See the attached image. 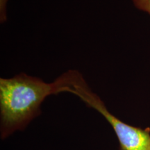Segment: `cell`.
Instances as JSON below:
<instances>
[{
  "label": "cell",
  "mask_w": 150,
  "mask_h": 150,
  "mask_svg": "<svg viewBox=\"0 0 150 150\" xmlns=\"http://www.w3.org/2000/svg\"><path fill=\"white\" fill-rule=\"evenodd\" d=\"M70 93L76 95L106 120L117 136L120 150H150V129L131 126L112 115L100 97L91 89L81 73L75 76Z\"/></svg>",
  "instance_id": "obj_2"
},
{
  "label": "cell",
  "mask_w": 150,
  "mask_h": 150,
  "mask_svg": "<svg viewBox=\"0 0 150 150\" xmlns=\"http://www.w3.org/2000/svg\"><path fill=\"white\" fill-rule=\"evenodd\" d=\"M74 70L63 73L52 83L20 73L11 78L0 79V134L5 139L22 130L40 114V106L47 97L69 93Z\"/></svg>",
  "instance_id": "obj_1"
},
{
  "label": "cell",
  "mask_w": 150,
  "mask_h": 150,
  "mask_svg": "<svg viewBox=\"0 0 150 150\" xmlns=\"http://www.w3.org/2000/svg\"><path fill=\"white\" fill-rule=\"evenodd\" d=\"M137 8L150 15V0H132Z\"/></svg>",
  "instance_id": "obj_3"
}]
</instances>
